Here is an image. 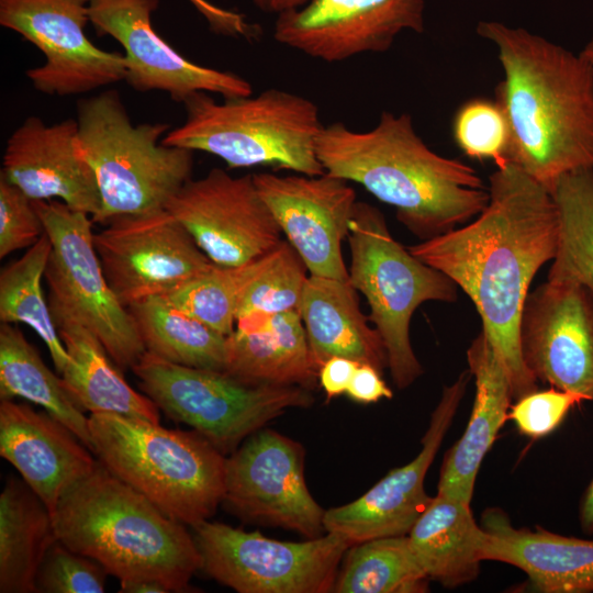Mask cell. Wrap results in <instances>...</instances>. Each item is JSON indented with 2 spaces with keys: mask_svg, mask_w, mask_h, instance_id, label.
Segmentation results:
<instances>
[{
  "mask_svg": "<svg viewBox=\"0 0 593 593\" xmlns=\"http://www.w3.org/2000/svg\"><path fill=\"white\" fill-rule=\"evenodd\" d=\"M489 193L471 222L407 249L470 298L516 401L538 389L523 361L519 323L534 277L555 258L558 210L547 188L508 161L489 177Z\"/></svg>",
  "mask_w": 593,
  "mask_h": 593,
  "instance_id": "6da1fadb",
  "label": "cell"
},
{
  "mask_svg": "<svg viewBox=\"0 0 593 593\" xmlns=\"http://www.w3.org/2000/svg\"><path fill=\"white\" fill-rule=\"evenodd\" d=\"M504 71L495 101L510 128L506 161L547 188L593 168V64L522 27L481 21Z\"/></svg>",
  "mask_w": 593,
  "mask_h": 593,
  "instance_id": "7a4b0ae2",
  "label": "cell"
},
{
  "mask_svg": "<svg viewBox=\"0 0 593 593\" xmlns=\"http://www.w3.org/2000/svg\"><path fill=\"white\" fill-rule=\"evenodd\" d=\"M316 153L325 172L357 182L393 206L396 219L422 240L468 223L490 200L477 170L433 152L407 113L382 111L367 132L342 122L324 125Z\"/></svg>",
  "mask_w": 593,
  "mask_h": 593,
  "instance_id": "3957f363",
  "label": "cell"
},
{
  "mask_svg": "<svg viewBox=\"0 0 593 593\" xmlns=\"http://www.w3.org/2000/svg\"><path fill=\"white\" fill-rule=\"evenodd\" d=\"M56 537L121 581L155 580L190 592L201 557L187 525L170 518L99 460L52 513Z\"/></svg>",
  "mask_w": 593,
  "mask_h": 593,
  "instance_id": "277c9868",
  "label": "cell"
},
{
  "mask_svg": "<svg viewBox=\"0 0 593 593\" xmlns=\"http://www.w3.org/2000/svg\"><path fill=\"white\" fill-rule=\"evenodd\" d=\"M92 452L115 477L187 526L223 502L226 457L197 430L112 413L89 416Z\"/></svg>",
  "mask_w": 593,
  "mask_h": 593,
  "instance_id": "5b68a950",
  "label": "cell"
},
{
  "mask_svg": "<svg viewBox=\"0 0 593 593\" xmlns=\"http://www.w3.org/2000/svg\"><path fill=\"white\" fill-rule=\"evenodd\" d=\"M183 104L184 122L163 138L168 146L214 155L230 168L268 166L307 176L325 174L316 153L324 125L310 99L271 88L223 102L197 92Z\"/></svg>",
  "mask_w": 593,
  "mask_h": 593,
  "instance_id": "8992f818",
  "label": "cell"
},
{
  "mask_svg": "<svg viewBox=\"0 0 593 593\" xmlns=\"http://www.w3.org/2000/svg\"><path fill=\"white\" fill-rule=\"evenodd\" d=\"M77 122V147L101 198L93 222L166 209L191 179L193 152L163 143L168 124L134 125L118 91L80 100Z\"/></svg>",
  "mask_w": 593,
  "mask_h": 593,
  "instance_id": "52a82bcc",
  "label": "cell"
},
{
  "mask_svg": "<svg viewBox=\"0 0 593 593\" xmlns=\"http://www.w3.org/2000/svg\"><path fill=\"white\" fill-rule=\"evenodd\" d=\"M347 238L349 282L369 304V320L384 344L394 385L405 389L423 374L410 337L415 310L428 301L455 302L458 287L396 242L371 204L356 202Z\"/></svg>",
  "mask_w": 593,
  "mask_h": 593,
  "instance_id": "ba28073f",
  "label": "cell"
},
{
  "mask_svg": "<svg viewBox=\"0 0 593 593\" xmlns=\"http://www.w3.org/2000/svg\"><path fill=\"white\" fill-rule=\"evenodd\" d=\"M132 370L159 410L224 455L287 410L314 403L311 390L302 387L248 384L225 371L176 365L149 353Z\"/></svg>",
  "mask_w": 593,
  "mask_h": 593,
  "instance_id": "9c48e42d",
  "label": "cell"
},
{
  "mask_svg": "<svg viewBox=\"0 0 593 593\" xmlns=\"http://www.w3.org/2000/svg\"><path fill=\"white\" fill-rule=\"evenodd\" d=\"M34 205L52 243L44 273L52 315L78 322L121 371L132 369L146 349L132 315L105 279L93 245L92 219L58 200Z\"/></svg>",
  "mask_w": 593,
  "mask_h": 593,
  "instance_id": "30bf717a",
  "label": "cell"
},
{
  "mask_svg": "<svg viewBox=\"0 0 593 593\" xmlns=\"http://www.w3.org/2000/svg\"><path fill=\"white\" fill-rule=\"evenodd\" d=\"M191 528L200 571L239 593L333 592L351 546L328 532L304 541H281L209 519Z\"/></svg>",
  "mask_w": 593,
  "mask_h": 593,
  "instance_id": "8fae6325",
  "label": "cell"
},
{
  "mask_svg": "<svg viewBox=\"0 0 593 593\" xmlns=\"http://www.w3.org/2000/svg\"><path fill=\"white\" fill-rule=\"evenodd\" d=\"M93 234L105 279L123 306L166 295L213 262L167 210L121 215Z\"/></svg>",
  "mask_w": 593,
  "mask_h": 593,
  "instance_id": "7c38bea8",
  "label": "cell"
},
{
  "mask_svg": "<svg viewBox=\"0 0 593 593\" xmlns=\"http://www.w3.org/2000/svg\"><path fill=\"white\" fill-rule=\"evenodd\" d=\"M223 504L240 519L322 536L323 510L304 475L302 445L273 429H259L226 457Z\"/></svg>",
  "mask_w": 593,
  "mask_h": 593,
  "instance_id": "4fadbf2b",
  "label": "cell"
},
{
  "mask_svg": "<svg viewBox=\"0 0 593 593\" xmlns=\"http://www.w3.org/2000/svg\"><path fill=\"white\" fill-rule=\"evenodd\" d=\"M89 0H0V24L44 55L26 77L45 94L72 96L125 79L124 55L103 51L87 37Z\"/></svg>",
  "mask_w": 593,
  "mask_h": 593,
  "instance_id": "5bb4252c",
  "label": "cell"
},
{
  "mask_svg": "<svg viewBox=\"0 0 593 593\" xmlns=\"http://www.w3.org/2000/svg\"><path fill=\"white\" fill-rule=\"evenodd\" d=\"M166 209L220 266L246 265L282 240V232L253 175L233 177L213 168L204 177L186 182Z\"/></svg>",
  "mask_w": 593,
  "mask_h": 593,
  "instance_id": "9a60e30c",
  "label": "cell"
},
{
  "mask_svg": "<svg viewBox=\"0 0 593 593\" xmlns=\"http://www.w3.org/2000/svg\"><path fill=\"white\" fill-rule=\"evenodd\" d=\"M158 4V0H89V20L96 33L113 37L124 49L127 85L138 92H166L182 103L197 92L223 98L253 94L246 79L195 64L167 43L152 24Z\"/></svg>",
  "mask_w": 593,
  "mask_h": 593,
  "instance_id": "2e32d148",
  "label": "cell"
},
{
  "mask_svg": "<svg viewBox=\"0 0 593 593\" xmlns=\"http://www.w3.org/2000/svg\"><path fill=\"white\" fill-rule=\"evenodd\" d=\"M519 343L537 381L593 402V292L588 287L547 280L528 292Z\"/></svg>",
  "mask_w": 593,
  "mask_h": 593,
  "instance_id": "e0dca14e",
  "label": "cell"
},
{
  "mask_svg": "<svg viewBox=\"0 0 593 593\" xmlns=\"http://www.w3.org/2000/svg\"><path fill=\"white\" fill-rule=\"evenodd\" d=\"M425 0H309L277 15L273 38L326 63L388 51L403 31L423 33Z\"/></svg>",
  "mask_w": 593,
  "mask_h": 593,
  "instance_id": "ac0fdd59",
  "label": "cell"
},
{
  "mask_svg": "<svg viewBox=\"0 0 593 593\" xmlns=\"http://www.w3.org/2000/svg\"><path fill=\"white\" fill-rule=\"evenodd\" d=\"M257 190L287 240L313 276L349 280L342 244L356 200L348 181L320 176L253 174Z\"/></svg>",
  "mask_w": 593,
  "mask_h": 593,
  "instance_id": "d6986e66",
  "label": "cell"
},
{
  "mask_svg": "<svg viewBox=\"0 0 593 593\" xmlns=\"http://www.w3.org/2000/svg\"><path fill=\"white\" fill-rule=\"evenodd\" d=\"M471 378L467 369L450 385L444 387L421 440L422 449L412 461L392 469L357 500L325 510V532L345 537L351 546L373 538L409 534L432 500L424 489L425 477Z\"/></svg>",
  "mask_w": 593,
  "mask_h": 593,
  "instance_id": "ffe728a7",
  "label": "cell"
},
{
  "mask_svg": "<svg viewBox=\"0 0 593 593\" xmlns=\"http://www.w3.org/2000/svg\"><path fill=\"white\" fill-rule=\"evenodd\" d=\"M77 119L47 125L29 116L10 135L1 176L33 201L59 199L91 217L101 209L96 175L77 147Z\"/></svg>",
  "mask_w": 593,
  "mask_h": 593,
  "instance_id": "44dd1931",
  "label": "cell"
},
{
  "mask_svg": "<svg viewBox=\"0 0 593 593\" xmlns=\"http://www.w3.org/2000/svg\"><path fill=\"white\" fill-rule=\"evenodd\" d=\"M91 450L59 419L1 400L0 455L53 513L60 497L97 466Z\"/></svg>",
  "mask_w": 593,
  "mask_h": 593,
  "instance_id": "7402d4cb",
  "label": "cell"
},
{
  "mask_svg": "<svg viewBox=\"0 0 593 593\" xmlns=\"http://www.w3.org/2000/svg\"><path fill=\"white\" fill-rule=\"evenodd\" d=\"M481 518L482 561L521 569L535 592H593V539L559 535L542 527L516 528L501 508H488Z\"/></svg>",
  "mask_w": 593,
  "mask_h": 593,
  "instance_id": "603a6c76",
  "label": "cell"
},
{
  "mask_svg": "<svg viewBox=\"0 0 593 593\" xmlns=\"http://www.w3.org/2000/svg\"><path fill=\"white\" fill-rule=\"evenodd\" d=\"M467 362L475 384L472 411L463 434L444 456L437 494L471 504L478 471L507 421L513 395L505 366L482 331L467 350Z\"/></svg>",
  "mask_w": 593,
  "mask_h": 593,
  "instance_id": "cb8c5ba5",
  "label": "cell"
},
{
  "mask_svg": "<svg viewBox=\"0 0 593 593\" xmlns=\"http://www.w3.org/2000/svg\"><path fill=\"white\" fill-rule=\"evenodd\" d=\"M224 371L255 385L315 389L316 367L298 309L236 321L226 337Z\"/></svg>",
  "mask_w": 593,
  "mask_h": 593,
  "instance_id": "d4e9b609",
  "label": "cell"
},
{
  "mask_svg": "<svg viewBox=\"0 0 593 593\" xmlns=\"http://www.w3.org/2000/svg\"><path fill=\"white\" fill-rule=\"evenodd\" d=\"M356 292L349 280L310 275L305 281L299 311L318 370L336 356L371 365L380 372L388 367L382 338L369 326Z\"/></svg>",
  "mask_w": 593,
  "mask_h": 593,
  "instance_id": "484cf974",
  "label": "cell"
},
{
  "mask_svg": "<svg viewBox=\"0 0 593 593\" xmlns=\"http://www.w3.org/2000/svg\"><path fill=\"white\" fill-rule=\"evenodd\" d=\"M52 317L69 356L60 376L79 407L91 414L112 413L159 423L158 406L124 380L92 333L71 317L58 314Z\"/></svg>",
  "mask_w": 593,
  "mask_h": 593,
  "instance_id": "4316f807",
  "label": "cell"
},
{
  "mask_svg": "<svg viewBox=\"0 0 593 593\" xmlns=\"http://www.w3.org/2000/svg\"><path fill=\"white\" fill-rule=\"evenodd\" d=\"M482 536L470 504L441 494L432 497L407 534L413 555L428 580L447 589L477 579Z\"/></svg>",
  "mask_w": 593,
  "mask_h": 593,
  "instance_id": "83f0119b",
  "label": "cell"
},
{
  "mask_svg": "<svg viewBox=\"0 0 593 593\" xmlns=\"http://www.w3.org/2000/svg\"><path fill=\"white\" fill-rule=\"evenodd\" d=\"M55 540L46 504L23 479L9 477L0 494V592L36 593L37 570Z\"/></svg>",
  "mask_w": 593,
  "mask_h": 593,
  "instance_id": "f1b7e54d",
  "label": "cell"
},
{
  "mask_svg": "<svg viewBox=\"0 0 593 593\" xmlns=\"http://www.w3.org/2000/svg\"><path fill=\"white\" fill-rule=\"evenodd\" d=\"M22 398L64 423L91 451L89 417L43 361L36 348L12 324L0 325V399ZM93 454V452H92Z\"/></svg>",
  "mask_w": 593,
  "mask_h": 593,
  "instance_id": "f546056e",
  "label": "cell"
},
{
  "mask_svg": "<svg viewBox=\"0 0 593 593\" xmlns=\"http://www.w3.org/2000/svg\"><path fill=\"white\" fill-rule=\"evenodd\" d=\"M146 353L186 367L224 371L226 337L188 315L164 295L128 309Z\"/></svg>",
  "mask_w": 593,
  "mask_h": 593,
  "instance_id": "4dcf8cb0",
  "label": "cell"
},
{
  "mask_svg": "<svg viewBox=\"0 0 593 593\" xmlns=\"http://www.w3.org/2000/svg\"><path fill=\"white\" fill-rule=\"evenodd\" d=\"M52 253V243L44 232L38 240L0 273V321L30 326L46 345L58 373L69 362L68 353L52 317L42 289V278Z\"/></svg>",
  "mask_w": 593,
  "mask_h": 593,
  "instance_id": "1f68e13d",
  "label": "cell"
},
{
  "mask_svg": "<svg viewBox=\"0 0 593 593\" xmlns=\"http://www.w3.org/2000/svg\"><path fill=\"white\" fill-rule=\"evenodd\" d=\"M338 570L336 593H423L428 578L417 563L407 535L379 537L348 548Z\"/></svg>",
  "mask_w": 593,
  "mask_h": 593,
  "instance_id": "d6a6232c",
  "label": "cell"
},
{
  "mask_svg": "<svg viewBox=\"0 0 593 593\" xmlns=\"http://www.w3.org/2000/svg\"><path fill=\"white\" fill-rule=\"evenodd\" d=\"M551 194L559 237L547 280L580 283L593 292V168L560 177Z\"/></svg>",
  "mask_w": 593,
  "mask_h": 593,
  "instance_id": "836d02e7",
  "label": "cell"
},
{
  "mask_svg": "<svg viewBox=\"0 0 593 593\" xmlns=\"http://www.w3.org/2000/svg\"><path fill=\"white\" fill-rule=\"evenodd\" d=\"M259 259L238 267L213 264L164 296L188 315L228 336L235 331L240 294Z\"/></svg>",
  "mask_w": 593,
  "mask_h": 593,
  "instance_id": "e575fe53",
  "label": "cell"
},
{
  "mask_svg": "<svg viewBox=\"0 0 593 593\" xmlns=\"http://www.w3.org/2000/svg\"><path fill=\"white\" fill-rule=\"evenodd\" d=\"M306 266L288 240H281L260 257L258 267L245 286L237 306L236 321L299 310Z\"/></svg>",
  "mask_w": 593,
  "mask_h": 593,
  "instance_id": "d590c367",
  "label": "cell"
},
{
  "mask_svg": "<svg viewBox=\"0 0 593 593\" xmlns=\"http://www.w3.org/2000/svg\"><path fill=\"white\" fill-rule=\"evenodd\" d=\"M452 136L461 152L471 159L506 163L510 128L495 100L473 98L462 103L452 120Z\"/></svg>",
  "mask_w": 593,
  "mask_h": 593,
  "instance_id": "8d00e7d4",
  "label": "cell"
},
{
  "mask_svg": "<svg viewBox=\"0 0 593 593\" xmlns=\"http://www.w3.org/2000/svg\"><path fill=\"white\" fill-rule=\"evenodd\" d=\"M107 570L58 539L46 551L35 578L36 593H103Z\"/></svg>",
  "mask_w": 593,
  "mask_h": 593,
  "instance_id": "74e56055",
  "label": "cell"
},
{
  "mask_svg": "<svg viewBox=\"0 0 593 593\" xmlns=\"http://www.w3.org/2000/svg\"><path fill=\"white\" fill-rule=\"evenodd\" d=\"M44 232L34 201L0 175V258L31 247Z\"/></svg>",
  "mask_w": 593,
  "mask_h": 593,
  "instance_id": "f35d334b",
  "label": "cell"
},
{
  "mask_svg": "<svg viewBox=\"0 0 593 593\" xmlns=\"http://www.w3.org/2000/svg\"><path fill=\"white\" fill-rule=\"evenodd\" d=\"M584 399L575 393L551 387L530 392L511 405L507 419L513 421L519 433L538 439L553 432L568 412Z\"/></svg>",
  "mask_w": 593,
  "mask_h": 593,
  "instance_id": "ab89813d",
  "label": "cell"
},
{
  "mask_svg": "<svg viewBox=\"0 0 593 593\" xmlns=\"http://www.w3.org/2000/svg\"><path fill=\"white\" fill-rule=\"evenodd\" d=\"M204 18L210 29L222 35L253 40L259 34V26L250 23L236 11L224 9L209 0H188Z\"/></svg>",
  "mask_w": 593,
  "mask_h": 593,
  "instance_id": "60d3db41",
  "label": "cell"
},
{
  "mask_svg": "<svg viewBox=\"0 0 593 593\" xmlns=\"http://www.w3.org/2000/svg\"><path fill=\"white\" fill-rule=\"evenodd\" d=\"M381 373L373 366L359 363L346 394L362 404L376 403L381 399H392L393 392L387 385Z\"/></svg>",
  "mask_w": 593,
  "mask_h": 593,
  "instance_id": "b9f144b4",
  "label": "cell"
},
{
  "mask_svg": "<svg viewBox=\"0 0 593 593\" xmlns=\"http://www.w3.org/2000/svg\"><path fill=\"white\" fill-rule=\"evenodd\" d=\"M359 362L345 358L332 357L318 370V381L327 400L346 393Z\"/></svg>",
  "mask_w": 593,
  "mask_h": 593,
  "instance_id": "7bdbcfd3",
  "label": "cell"
},
{
  "mask_svg": "<svg viewBox=\"0 0 593 593\" xmlns=\"http://www.w3.org/2000/svg\"><path fill=\"white\" fill-rule=\"evenodd\" d=\"M579 523L584 534L593 536V480L580 500Z\"/></svg>",
  "mask_w": 593,
  "mask_h": 593,
  "instance_id": "ee69618b",
  "label": "cell"
},
{
  "mask_svg": "<svg viewBox=\"0 0 593 593\" xmlns=\"http://www.w3.org/2000/svg\"><path fill=\"white\" fill-rule=\"evenodd\" d=\"M257 9L280 15L304 5L309 0H249Z\"/></svg>",
  "mask_w": 593,
  "mask_h": 593,
  "instance_id": "f6af8a7d",
  "label": "cell"
},
{
  "mask_svg": "<svg viewBox=\"0 0 593 593\" xmlns=\"http://www.w3.org/2000/svg\"><path fill=\"white\" fill-rule=\"evenodd\" d=\"M121 593H169L167 585L155 580L121 581Z\"/></svg>",
  "mask_w": 593,
  "mask_h": 593,
  "instance_id": "bcb514c9",
  "label": "cell"
},
{
  "mask_svg": "<svg viewBox=\"0 0 593 593\" xmlns=\"http://www.w3.org/2000/svg\"><path fill=\"white\" fill-rule=\"evenodd\" d=\"M580 53L593 64V40H591Z\"/></svg>",
  "mask_w": 593,
  "mask_h": 593,
  "instance_id": "7dc6e473",
  "label": "cell"
}]
</instances>
